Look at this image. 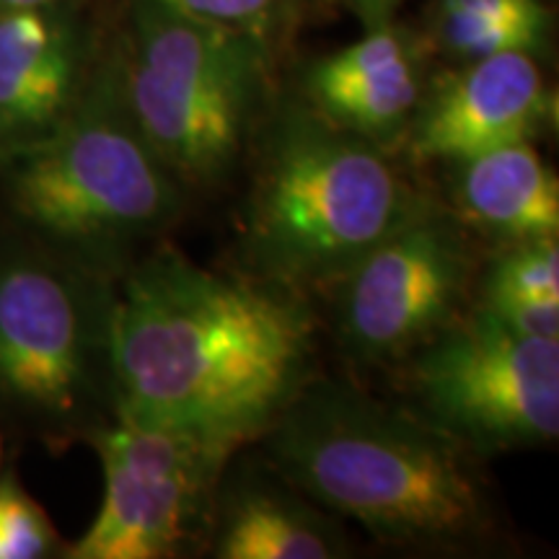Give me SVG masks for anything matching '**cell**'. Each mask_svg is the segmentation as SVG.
I'll return each mask as SVG.
<instances>
[{
	"label": "cell",
	"instance_id": "d6986e66",
	"mask_svg": "<svg viewBox=\"0 0 559 559\" xmlns=\"http://www.w3.org/2000/svg\"><path fill=\"white\" fill-rule=\"evenodd\" d=\"M481 309L523 337L559 340V298L519 296V293H485Z\"/></svg>",
	"mask_w": 559,
	"mask_h": 559
},
{
	"label": "cell",
	"instance_id": "9c48e42d",
	"mask_svg": "<svg viewBox=\"0 0 559 559\" xmlns=\"http://www.w3.org/2000/svg\"><path fill=\"white\" fill-rule=\"evenodd\" d=\"M472 275L461 226L419 207L337 283V330L366 362L407 358L453 319Z\"/></svg>",
	"mask_w": 559,
	"mask_h": 559
},
{
	"label": "cell",
	"instance_id": "2e32d148",
	"mask_svg": "<svg viewBox=\"0 0 559 559\" xmlns=\"http://www.w3.org/2000/svg\"><path fill=\"white\" fill-rule=\"evenodd\" d=\"M485 293H519V296L559 298V247L557 239L510 243L485 277Z\"/></svg>",
	"mask_w": 559,
	"mask_h": 559
},
{
	"label": "cell",
	"instance_id": "ac0fdd59",
	"mask_svg": "<svg viewBox=\"0 0 559 559\" xmlns=\"http://www.w3.org/2000/svg\"><path fill=\"white\" fill-rule=\"evenodd\" d=\"M407 58H412V50L400 32L376 29L368 37L353 41L349 47H342L340 52L317 62V68L311 70L309 83L358 79V75L373 73V70L389 68Z\"/></svg>",
	"mask_w": 559,
	"mask_h": 559
},
{
	"label": "cell",
	"instance_id": "e0dca14e",
	"mask_svg": "<svg viewBox=\"0 0 559 559\" xmlns=\"http://www.w3.org/2000/svg\"><path fill=\"white\" fill-rule=\"evenodd\" d=\"M55 528L19 481L0 479V559H39L55 549Z\"/></svg>",
	"mask_w": 559,
	"mask_h": 559
},
{
	"label": "cell",
	"instance_id": "44dd1931",
	"mask_svg": "<svg viewBox=\"0 0 559 559\" xmlns=\"http://www.w3.org/2000/svg\"><path fill=\"white\" fill-rule=\"evenodd\" d=\"M368 21H383L400 0H349Z\"/></svg>",
	"mask_w": 559,
	"mask_h": 559
},
{
	"label": "cell",
	"instance_id": "7a4b0ae2",
	"mask_svg": "<svg viewBox=\"0 0 559 559\" xmlns=\"http://www.w3.org/2000/svg\"><path fill=\"white\" fill-rule=\"evenodd\" d=\"M264 436L290 485L376 539L453 547L489 526L485 485L466 445L417 412L345 383H306Z\"/></svg>",
	"mask_w": 559,
	"mask_h": 559
},
{
	"label": "cell",
	"instance_id": "ffe728a7",
	"mask_svg": "<svg viewBox=\"0 0 559 559\" xmlns=\"http://www.w3.org/2000/svg\"><path fill=\"white\" fill-rule=\"evenodd\" d=\"M153 3L194 19L234 26L262 41L275 19L280 0H153Z\"/></svg>",
	"mask_w": 559,
	"mask_h": 559
},
{
	"label": "cell",
	"instance_id": "8fae6325",
	"mask_svg": "<svg viewBox=\"0 0 559 559\" xmlns=\"http://www.w3.org/2000/svg\"><path fill=\"white\" fill-rule=\"evenodd\" d=\"M79 86L75 34L52 9L0 13V153L66 120Z\"/></svg>",
	"mask_w": 559,
	"mask_h": 559
},
{
	"label": "cell",
	"instance_id": "5b68a950",
	"mask_svg": "<svg viewBox=\"0 0 559 559\" xmlns=\"http://www.w3.org/2000/svg\"><path fill=\"white\" fill-rule=\"evenodd\" d=\"M120 88L132 122L181 187L215 185L249 135L260 39L135 0Z\"/></svg>",
	"mask_w": 559,
	"mask_h": 559
},
{
	"label": "cell",
	"instance_id": "4fadbf2b",
	"mask_svg": "<svg viewBox=\"0 0 559 559\" xmlns=\"http://www.w3.org/2000/svg\"><path fill=\"white\" fill-rule=\"evenodd\" d=\"M345 551L334 523L296 492L243 485L228 495L215 557L221 559H330Z\"/></svg>",
	"mask_w": 559,
	"mask_h": 559
},
{
	"label": "cell",
	"instance_id": "5bb4252c",
	"mask_svg": "<svg viewBox=\"0 0 559 559\" xmlns=\"http://www.w3.org/2000/svg\"><path fill=\"white\" fill-rule=\"evenodd\" d=\"M309 91L324 120L373 140L381 148L383 140L396 138L404 130L423 96L412 58L358 79L309 83Z\"/></svg>",
	"mask_w": 559,
	"mask_h": 559
},
{
	"label": "cell",
	"instance_id": "6da1fadb",
	"mask_svg": "<svg viewBox=\"0 0 559 559\" xmlns=\"http://www.w3.org/2000/svg\"><path fill=\"white\" fill-rule=\"evenodd\" d=\"M107 355L117 419L236 451L306 386L313 319L285 285L221 275L160 247L111 300Z\"/></svg>",
	"mask_w": 559,
	"mask_h": 559
},
{
	"label": "cell",
	"instance_id": "8992f818",
	"mask_svg": "<svg viewBox=\"0 0 559 559\" xmlns=\"http://www.w3.org/2000/svg\"><path fill=\"white\" fill-rule=\"evenodd\" d=\"M409 355L417 415L466 449H523L557 438L559 340L523 337L479 309Z\"/></svg>",
	"mask_w": 559,
	"mask_h": 559
},
{
	"label": "cell",
	"instance_id": "30bf717a",
	"mask_svg": "<svg viewBox=\"0 0 559 559\" xmlns=\"http://www.w3.org/2000/svg\"><path fill=\"white\" fill-rule=\"evenodd\" d=\"M415 111L412 158L459 164L528 140L549 117V96L531 55L502 52L472 60Z\"/></svg>",
	"mask_w": 559,
	"mask_h": 559
},
{
	"label": "cell",
	"instance_id": "ba28073f",
	"mask_svg": "<svg viewBox=\"0 0 559 559\" xmlns=\"http://www.w3.org/2000/svg\"><path fill=\"white\" fill-rule=\"evenodd\" d=\"M109 306L37 254L0 257V396L45 419L73 417L109 368Z\"/></svg>",
	"mask_w": 559,
	"mask_h": 559
},
{
	"label": "cell",
	"instance_id": "9a60e30c",
	"mask_svg": "<svg viewBox=\"0 0 559 559\" xmlns=\"http://www.w3.org/2000/svg\"><path fill=\"white\" fill-rule=\"evenodd\" d=\"M438 32L443 45L466 60L531 55L547 32V13L539 0H440Z\"/></svg>",
	"mask_w": 559,
	"mask_h": 559
},
{
	"label": "cell",
	"instance_id": "3957f363",
	"mask_svg": "<svg viewBox=\"0 0 559 559\" xmlns=\"http://www.w3.org/2000/svg\"><path fill=\"white\" fill-rule=\"evenodd\" d=\"M423 200L373 140L296 117L272 135L249 200V251L285 288L337 283Z\"/></svg>",
	"mask_w": 559,
	"mask_h": 559
},
{
	"label": "cell",
	"instance_id": "277c9868",
	"mask_svg": "<svg viewBox=\"0 0 559 559\" xmlns=\"http://www.w3.org/2000/svg\"><path fill=\"white\" fill-rule=\"evenodd\" d=\"M3 156L19 218L91 257L124 254L160 234L181 207L179 179L140 135L117 75L47 135Z\"/></svg>",
	"mask_w": 559,
	"mask_h": 559
},
{
	"label": "cell",
	"instance_id": "52a82bcc",
	"mask_svg": "<svg viewBox=\"0 0 559 559\" xmlns=\"http://www.w3.org/2000/svg\"><path fill=\"white\" fill-rule=\"evenodd\" d=\"M104 498L73 559H164L179 555L205 513L230 449L185 432L117 419L96 430Z\"/></svg>",
	"mask_w": 559,
	"mask_h": 559
},
{
	"label": "cell",
	"instance_id": "7402d4cb",
	"mask_svg": "<svg viewBox=\"0 0 559 559\" xmlns=\"http://www.w3.org/2000/svg\"><path fill=\"white\" fill-rule=\"evenodd\" d=\"M60 0H0V13L11 11H32V9H52Z\"/></svg>",
	"mask_w": 559,
	"mask_h": 559
},
{
	"label": "cell",
	"instance_id": "7c38bea8",
	"mask_svg": "<svg viewBox=\"0 0 559 559\" xmlns=\"http://www.w3.org/2000/svg\"><path fill=\"white\" fill-rule=\"evenodd\" d=\"M453 166L461 221L506 243L557 239L559 185L528 140Z\"/></svg>",
	"mask_w": 559,
	"mask_h": 559
}]
</instances>
